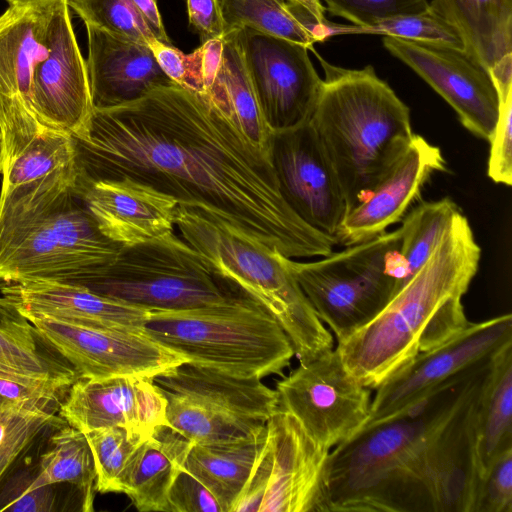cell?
<instances>
[{
    "mask_svg": "<svg viewBox=\"0 0 512 512\" xmlns=\"http://www.w3.org/2000/svg\"><path fill=\"white\" fill-rule=\"evenodd\" d=\"M74 143L76 182L128 177L178 205L213 214L288 258L324 257L336 244L295 214L271 159L207 93L175 84L94 109L87 138Z\"/></svg>",
    "mask_w": 512,
    "mask_h": 512,
    "instance_id": "6da1fadb",
    "label": "cell"
},
{
    "mask_svg": "<svg viewBox=\"0 0 512 512\" xmlns=\"http://www.w3.org/2000/svg\"><path fill=\"white\" fill-rule=\"evenodd\" d=\"M493 357L331 449L325 512H474L475 413Z\"/></svg>",
    "mask_w": 512,
    "mask_h": 512,
    "instance_id": "7a4b0ae2",
    "label": "cell"
},
{
    "mask_svg": "<svg viewBox=\"0 0 512 512\" xmlns=\"http://www.w3.org/2000/svg\"><path fill=\"white\" fill-rule=\"evenodd\" d=\"M481 249L461 213L429 259L368 324L337 343L358 382L375 390L420 353L469 323L462 303Z\"/></svg>",
    "mask_w": 512,
    "mask_h": 512,
    "instance_id": "3957f363",
    "label": "cell"
},
{
    "mask_svg": "<svg viewBox=\"0 0 512 512\" xmlns=\"http://www.w3.org/2000/svg\"><path fill=\"white\" fill-rule=\"evenodd\" d=\"M314 53L324 79L309 124L337 174L348 213L409 146L410 110L373 66L343 68Z\"/></svg>",
    "mask_w": 512,
    "mask_h": 512,
    "instance_id": "277c9868",
    "label": "cell"
},
{
    "mask_svg": "<svg viewBox=\"0 0 512 512\" xmlns=\"http://www.w3.org/2000/svg\"><path fill=\"white\" fill-rule=\"evenodd\" d=\"M175 226L220 277L263 305L300 363L333 349V337L282 260V254L202 209L177 205Z\"/></svg>",
    "mask_w": 512,
    "mask_h": 512,
    "instance_id": "5b68a950",
    "label": "cell"
},
{
    "mask_svg": "<svg viewBox=\"0 0 512 512\" xmlns=\"http://www.w3.org/2000/svg\"><path fill=\"white\" fill-rule=\"evenodd\" d=\"M143 330L187 363L240 378L281 374L295 355L278 321L245 293L205 307L151 311Z\"/></svg>",
    "mask_w": 512,
    "mask_h": 512,
    "instance_id": "8992f818",
    "label": "cell"
},
{
    "mask_svg": "<svg viewBox=\"0 0 512 512\" xmlns=\"http://www.w3.org/2000/svg\"><path fill=\"white\" fill-rule=\"evenodd\" d=\"M399 228L317 261L282 260L337 343L368 324L397 291Z\"/></svg>",
    "mask_w": 512,
    "mask_h": 512,
    "instance_id": "52a82bcc",
    "label": "cell"
},
{
    "mask_svg": "<svg viewBox=\"0 0 512 512\" xmlns=\"http://www.w3.org/2000/svg\"><path fill=\"white\" fill-rule=\"evenodd\" d=\"M77 284L150 311L205 307L244 294L212 271L198 252L174 232L123 246L101 275Z\"/></svg>",
    "mask_w": 512,
    "mask_h": 512,
    "instance_id": "ba28073f",
    "label": "cell"
},
{
    "mask_svg": "<svg viewBox=\"0 0 512 512\" xmlns=\"http://www.w3.org/2000/svg\"><path fill=\"white\" fill-rule=\"evenodd\" d=\"M153 382L166 398V424L194 443L247 436L278 410V396L257 378L183 363Z\"/></svg>",
    "mask_w": 512,
    "mask_h": 512,
    "instance_id": "9c48e42d",
    "label": "cell"
},
{
    "mask_svg": "<svg viewBox=\"0 0 512 512\" xmlns=\"http://www.w3.org/2000/svg\"><path fill=\"white\" fill-rule=\"evenodd\" d=\"M122 247L101 232L74 190L0 254V283H80L101 275Z\"/></svg>",
    "mask_w": 512,
    "mask_h": 512,
    "instance_id": "30bf717a",
    "label": "cell"
},
{
    "mask_svg": "<svg viewBox=\"0 0 512 512\" xmlns=\"http://www.w3.org/2000/svg\"><path fill=\"white\" fill-rule=\"evenodd\" d=\"M276 392L278 409L329 450L361 431L370 417L371 389L350 374L336 348L300 363L277 382Z\"/></svg>",
    "mask_w": 512,
    "mask_h": 512,
    "instance_id": "8fae6325",
    "label": "cell"
},
{
    "mask_svg": "<svg viewBox=\"0 0 512 512\" xmlns=\"http://www.w3.org/2000/svg\"><path fill=\"white\" fill-rule=\"evenodd\" d=\"M54 2V1H53ZM53 2L9 7L0 15V132L6 171L24 148L48 129L35 113L32 80L46 56Z\"/></svg>",
    "mask_w": 512,
    "mask_h": 512,
    "instance_id": "7c38bea8",
    "label": "cell"
},
{
    "mask_svg": "<svg viewBox=\"0 0 512 512\" xmlns=\"http://www.w3.org/2000/svg\"><path fill=\"white\" fill-rule=\"evenodd\" d=\"M2 174L0 254L75 190L78 171L73 137L44 130Z\"/></svg>",
    "mask_w": 512,
    "mask_h": 512,
    "instance_id": "4fadbf2b",
    "label": "cell"
},
{
    "mask_svg": "<svg viewBox=\"0 0 512 512\" xmlns=\"http://www.w3.org/2000/svg\"><path fill=\"white\" fill-rule=\"evenodd\" d=\"M241 56L264 118L273 132L307 124L323 79L304 45L255 31L235 30Z\"/></svg>",
    "mask_w": 512,
    "mask_h": 512,
    "instance_id": "5bb4252c",
    "label": "cell"
},
{
    "mask_svg": "<svg viewBox=\"0 0 512 512\" xmlns=\"http://www.w3.org/2000/svg\"><path fill=\"white\" fill-rule=\"evenodd\" d=\"M512 344V315L470 322L443 344L417 355L377 387L363 428L383 422L425 398L452 376Z\"/></svg>",
    "mask_w": 512,
    "mask_h": 512,
    "instance_id": "9a60e30c",
    "label": "cell"
},
{
    "mask_svg": "<svg viewBox=\"0 0 512 512\" xmlns=\"http://www.w3.org/2000/svg\"><path fill=\"white\" fill-rule=\"evenodd\" d=\"M25 316L40 336L72 366L78 378L153 379L186 362L144 331L88 328L37 315Z\"/></svg>",
    "mask_w": 512,
    "mask_h": 512,
    "instance_id": "2e32d148",
    "label": "cell"
},
{
    "mask_svg": "<svg viewBox=\"0 0 512 512\" xmlns=\"http://www.w3.org/2000/svg\"><path fill=\"white\" fill-rule=\"evenodd\" d=\"M383 45L434 89L472 134L490 141L499 96L489 69L465 48L383 36Z\"/></svg>",
    "mask_w": 512,
    "mask_h": 512,
    "instance_id": "e0dca14e",
    "label": "cell"
},
{
    "mask_svg": "<svg viewBox=\"0 0 512 512\" xmlns=\"http://www.w3.org/2000/svg\"><path fill=\"white\" fill-rule=\"evenodd\" d=\"M46 45V56L37 63L32 80L35 113L45 127L85 140L94 106L86 60L66 0L52 3Z\"/></svg>",
    "mask_w": 512,
    "mask_h": 512,
    "instance_id": "ac0fdd59",
    "label": "cell"
},
{
    "mask_svg": "<svg viewBox=\"0 0 512 512\" xmlns=\"http://www.w3.org/2000/svg\"><path fill=\"white\" fill-rule=\"evenodd\" d=\"M270 159L290 208L310 227L335 240L347 205L333 165L309 122L274 132Z\"/></svg>",
    "mask_w": 512,
    "mask_h": 512,
    "instance_id": "d6986e66",
    "label": "cell"
},
{
    "mask_svg": "<svg viewBox=\"0 0 512 512\" xmlns=\"http://www.w3.org/2000/svg\"><path fill=\"white\" fill-rule=\"evenodd\" d=\"M166 404L165 396L152 379L77 378L60 402L58 415L83 433L123 427L148 437L156 427L166 424Z\"/></svg>",
    "mask_w": 512,
    "mask_h": 512,
    "instance_id": "ffe728a7",
    "label": "cell"
},
{
    "mask_svg": "<svg viewBox=\"0 0 512 512\" xmlns=\"http://www.w3.org/2000/svg\"><path fill=\"white\" fill-rule=\"evenodd\" d=\"M266 426L272 466L259 512H325L330 450L286 411L278 409Z\"/></svg>",
    "mask_w": 512,
    "mask_h": 512,
    "instance_id": "44dd1931",
    "label": "cell"
},
{
    "mask_svg": "<svg viewBox=\"0 0 512 512\" xmlns=\"http://www.w3.org/2000/svg\"><path fill=\"white\" fill-rule=\"evenodd\" d=\"M75 192L101 232L121 246L149 242L174 232L177 201L148 185L123 177L76 182Z\"/></svg>",
    "mask_w": 512,
    "mask_h": 512,
    "instance_id": "7402d4cb",
    "label": "cell"
},
{
    "mask_svg": "<svg viewBox=\"0 0 512 512\" xmlns=\"http://www.w3.org/2000/svg\"><path fill=\"white\" fill-rule=\"evenodd\" d=\"M446 170L441 150L419 135L366 198L343 219L335 236L346 246L374 238L399 221L432 173Z\"/></svg>",
    "mask_w": 512,
    "mask_h": 512,
    "instance_id": "603a6c76",
    "label": "cell"
},
{
    "mask_svg": "<svg viewBox=\"0 0 512 512\" xmlns=\"http://www.w3.org/2000/svg\"><path fill=\"white\" fill-rule=\"evenodd\" d=\"M0 292L24 315L88 328L144 331L151 312L70 282H4L0 283Z\"/></svg>",
    "mask_w": 512,
    "mask_h": 512,
    "instance_id": "cb8c5ba5",
    "label": "cell"
},
{
    "mask_svg": "<svg viewBox=\"0 0 512 512\" xmlns=\"http://www.w3.org/2000/svg\"><path fill=\"white\" fill-rule=\"evenodd\" d=\"M86 60L94 109L137 100L153 89L175 85L159 66L148 44L85 24Z\"/></svg>",
    "mask_w": 512,
    "mask_h": 512,
    "instance_id": "d4e9b609",
    "label": "cell"
},
{
    "mask_svg": "<svg viewBox=\"0 0 512 512\" xmlns=\"http://www.w3.org/2000/svg\"><path fill=\"white\" fill-rule=\"evenodd\" d=\"M192 442L167 424L159 425L139 446L124 483L141 512H167L170 488L184 469Z\"/></svg>",
    "mask_w": 512,
    "mask_h": 512,
    "instance_id": "484cf974",
    "label": "cell"
},
{
    "mask_svg": "<svg viewBox=\"0 0 512 512\" xmlns=\"http://www.w3.org/2000/svg\"><path fill=\"white\" fill-rule=\"evenodd\" d=\"M267 438V426L244 437L194 443L184 469L214 496L222 512H233Z\"/></svg>",
    "mask_w": 512,
    "mask_h": 512,
    "instance_id": "4316f807",
    "label": "cell"
},
{
    "mask_svg": "<svg viewBox=\"0 0 512 512\" xmlns=\"http://www.w3.org/2000/svg\"><path fill=\"white\" fill-rule=\"evenodd\" d=\"M205 93L234 127L256 149L270 158L274 132L262 113L235 31L223 37L221 62Z\"/></svg>",
    "mask_w": 512,
    "mask_h": 512,
    "instance_id": "83f0119b",
    "label": "cell"
},
{
    "mask_svg": "<svg viewBox=\"0 0 512 512\" xmlns=\"http://www.w3.org/2000/svg\"><path fill=\"white\" fill-rule=\"evenodd\" d=\"M475 451L480 482L491 464L512 449V344L492 359L475 413Z\"/></svg>",
    "mask_w": 512,
    "mask_h": 512,
    "instance_id": "f1b7e54d",
    "label": "cell"
},
{
    "mask_svg": "<svg viewBox=\"0 0 512 512\" xmlns=\"http://www.w3.org/2000/svg\"><path fill=\"white\" fill-rule=\"evenodd\" d=\"M0 369L68 386L78 378L72 366L4 296L0 297Z\"/></svg>",
    "mask_w": 512,
    "mask_h": 512,
    "instance_id": "f546056e",
    "label": "cell"
},
{
    "mask_svg": "<svg viewBox=\"0 0 512 512\" xmlns=\"http://www.w3.org/2000/svg\"><path fill=\"white\" fill-rule=\"evenodd\" d=\"M460 32L465 49L488 69L512 53V0H432Z\"/></svg>",
    "mask_w": 512,
    "mask_h": 512,
    "instance_id": "4dcf8cb0",
    "label": "cell"
},
{
    "mask_svg": "<svg viewBox=\"0 0 512 512\" xmlns=\"http://www.w3.org/2000/svg\"><path fill=\"white\" fill-rule=\"evenodd\" d=\"M47 449L33 463L38 478L45 484H68L84 498V512L93 511L96 471L85 433L67 423L55 428Z\"/></svg>",
    "mask_w": 512,
    "mask_h": 512,
    "instance_id": "1f68e13d",
    "label": "cell"
},
{
    "mask_svg": "<svg viewBox=\"0 0 512 512\" xmlns=\"http://www.w3.org/2000/svg\"><path fill=\"white\" fill-rule=\"evenodd\" d=\"M461 213L454 201L443 198L423 202L406 215L399 228L397 291L429 259Z\"/></svg>",
    "mask_w": 512,
    "mask_h": 512,
    "instance_id": "d6a6232c",
    "label": "cell"
},
{
    "mask_svg": "<svg viewBox=\"0 0 512 512\" xmlns=\"http://www.w3.org/2000/svg\"><path fill=\"white\" fill-rule=\"evenodd\" d=\"M224 20V36L250 28L313 49L325 37L307 27L289 9L285 0H219Z\"/></svg>",
    "mask_w": 512,
    "mask_h": 512,
    "instance_id": "836d02e7",
    "label": "cell"
},
{
    "mask_svg": "<svg viewBox=\"0 0 512 512\" xmlns=\"http://www.w3.org/2000/svg\"><path fill=\"white\" fill-rule=\"evenodd\" d=\"M339 34H376L465 48L458 29L430 5L428 9L422 12L383 19L369 26L343 25L330 22L329 36Z\"/></svg>",
    "mask_w": 512,
    "mask_h": 512,
    "instance_id": "e575fe53",
    "label": "cell"
},
{
    "mask_svg": "<svg viewBox=\"0 0 512 512\" xmlns=\"http://www.w3.org/2000/svg\"><path fill=\"white\" fill-rule=\"evenodd\" d=\"M85 435L95 464L96 492L123 493L129 467L147 437L123 427L96 429Z\"/></svg>",
    "mask_w": 512,
    "mask_h": 512,
    "instance_id": "d590c367",
    "label": "cell"
},
{
    "mask_svg": "<svg viewBox=\"0 0 512 512\" xmlns=\"http://www.w3.org/2000/svg\"><path fill=\"white\" fill-rule=\"evenodd\" d=\"M65 423L51 409L19 407L0 410V481L42 432Z\"/></svg>",
    "mask_w": 512,
    "mask_h": 512,
    "instance_id": "8d00e7d4",
    "label": "cell"
},
{
    "mask_svg": "<svg viewBox=\"0 0 512 512\" xmlns=\"http://www.w3.org/2000/svg\"><path fill=\"white\" fill-rule=\"evenodd\" d=\"M66 2L85 24L144 44H149L156 39L130 0H66Z\"/></svg>",
    "mask_w": 512,
    "mask_h": 512,
    "instance_id": "74e56055",
    "label": "cell"
},
{
    "mask_svg": "<svg viewBox=\"0 0 512 512\" xmlns=\"http://www.w3.org/2000/svg\"><path fill=\"white\" fill-rule=\"evenodd\" d=\"M58 485L45 484L38 478L33 463L26 464L0 481V511H60Z\"/></svg>",
    "mask_w": 512,
    "mask_h": 512,
    "instance_id": "f35d334b",
    "label": "cell"
},
{
    "mask_svg": "<svg viewBox=\"0 0 512 512\" xmlns=\"http://www.w3.org/2000/svg\"><path fill=\"white\" fill-rule=\"evenodd\" d=\"M70 386L0 369V410L39 407L58 410Z\"/></svg>",
    "mask_w": 512,
    "mask_h": 512,
    "instance_id": "ab89813d",
    "label": "cell"
},
{
    "mask_svg": "<svg viewBox=\"0 0 512 512\" xmlns=\"http://www.w3.org/2000/svg\"><path fill=\"white\" fill-rule=\"evenodd\" d=\"M325 11L354 26H369L380 20L429 8L428 0H321Z\"/></svg>",
    "mask_w": 512,
    "mask_h": 512,
    "instance_id": "60d3db41",
    "label": "cell"
},
{
    "mask_svg": "<svg viewBox=\"0 0 512 512\" xmlns=\"http://www.w3.org/2000/svg\"><path fill=\"white\" fill-rule=\"evenodd\" d=\"M148 45L159 66L172 81L184 89L205 93L203 45L189 54L156 39Z\"/></svg>",
    "mask_w": 512,
    "mask_h": 512,
    "instance_id": "b9f144b4",
    "label": "cell"
},
{
    "mask_svg": "<svg viewBox=\"0 0 512 512\" xmlns=\"http://www.w3.org/2000/svg\"><path fill=\"white\" fill-rule=\"evenodd\" d=\"M474 512H512V449L501 454L483 476Z\"/></svg>",
    "mask_w": 512,
    "mask_h": 512,
    "instance_id": "7bdbcfd3",
    "label": "cell"
},
{
    "mask_svg": "<svg viewBox=\"0 0 512 512\" xmlns=\"http://www.w3.org/2000/svg\"><path fill=\"white\" fill-rule=\"evenodd\" d=\"M487 175L495 183L512 184V93L499 99V115L490 139Z\"/></svg>",
    "mask_w": 512,
    "mask_h": 512,
    "instance_id": "ee69618b",
    "label": "cell"
},
{
    "mask_svg": "<svg viewBox=\"0 0 512 512\" xmlns=\"http://www.w3.org/2000/svg\"><path fill=\"white\" fill-rule=\"evenodd\" d=\"M167 512H222L212 493L183 469L168 494Z\"/></svg>",
    "mask_w": 512,
    "mask_h": 512,
    "instance_id": "f6af8a7d",
    "label": "cell"
},
{
    "mask_svg": "<svg viewBox=\"0 0 512 512\" xmlns=\"http://www.w3.org/2000/svg\"><path fill=\"white\" fill-rule=\"evenodd\" d=\"M272 466V445L268 435L251 475L233 508V512H259L263 502Z\"/></svg>",
    "mask_w": 512,
    "mask_h": 512,
    "instance_id": "bcb514c9",
    "label": "cell"
},
{
    "mask_svg": "<svg viewBox=\"0 0 512 512\" xmlns=\"http://www.w3.org/2000/svg\"><path fill=\"white\" fill-rule=\"evenodd\" d=\"M189 24L201 42L224 37V20L219 0H187Z\"/></svg>",
    "mask_w": 512,
    "mask_h": 512,
    "instance_id": "7dc6e473",
    "label": "cell"
},
{
    "mask_svg": "<svg viewBox=\"0 0 512 512\" xmlns=\"http://www.w3.org/2000/svg\"><path fill=\"white\" fill-rule=\"evenodd\" d=\"M153 36L160 42L172 45L166 33L157 0H130Z\"/></svg>",
    "mask_w": 512,
    "mask_h": 512,
    "instance_id": "c3c4849f",
    "label": "cell"
},
{
    "mask_svg": "<svg viewBox=\"0 0 512 512\" xmlns=\"http://www.w3.org/2000/svg\"><path fill=\"white\" fill-rule=\"evenodd\" d=\"M308 11L316 22L329 31L330 22L325 17V7L321 0H285Z\"/></svg>",
    "mask_w": 512,
    "mask_h": 512,
    "instance_id": "681fc988",
    "label": "cell"
},
{
    "mask_svg": "<svg viewBox=\"0 0 512 512\" xmlns=\"http://www.w3.org/2000/svg\"><path fill=\"white\" fill-rule=\"evenodd\" d=\"M9 5H16V6H26V5H37V4H43L48 2H53L56 0H6Z\"/></svg>",
    "mask_w": 512,
    "mask_h": 512,
    "instance_id": "f907efd6",
    "label": "cell"
},
{
    "mask_svg": "<svg viewBox=\"0 0 512 512\" xmlns=\"http://www.w3.org/2000/svg\"><path fill=\"white\" fill-rule=\"evenodd\" d=\"M4 167V146H3V138L0 132V173H3Z\"/></svg>",
    "mask_w": 512,
    "mask_h": 512,
    "instance_id": "816d5d0a",
    "label": "cell"
}]
</instances>
